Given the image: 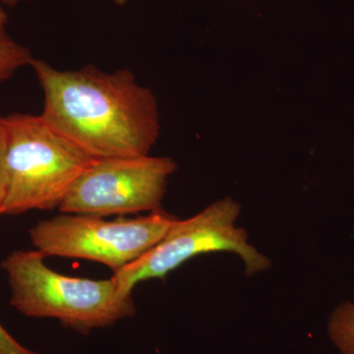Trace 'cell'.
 <instances>
[{"instance_id":"3","label":"cell","mask_w":354,"mask_h":354,"mask_svg":"<svg viewBox=\"0 0 354 354\" xmlns=\"http://www.w3.org/2000/svg\"><path fill=\"white\" fill-rule=\"evenodd\" d=\"M6 135L7 194L2 215L59 208L95 158L39 115L2 116Z\"/></svg>"},{"instance_id":"6","label":"cell","mask_w":354,"mask_h":354,"mask_svg":"<svg viewBox=\"0 0 354 354\" xmlns=\"http://www.w3.org/2000/svg\"><path fill=\"white\" fill-rule=\"evenodd\" d=\"M176 171V162L167 157L95 160L58 209L64 214L102 218L152 213L160 209L167 180Z\"/></svg>"},{"instance_id":"8","label":"cell","mask_w":354,"mask_h":354,"mask_svg":"<svg viewBox=\"0 0 354 354\" xmlns=\"http://www.w3.org/2000/svg\"><path fill=\"white\" fill-rule=\"evenodd\" d=\"M34 57L26 46L6 32L0 34V82L8 80L23 67L31 65Z\"/></svg>"},{"instance_id":"13","label":"cell","mask_w":354,"mask_h":354,"mask_svg":"<svg viewBox=\"0 0 354 354\" xmlns=\"http://www.w3.org/2000/svg\"><path fill=\"white\" fill-rule=\"evenodd\" d=\"M127 0H114L116 4H120V6H123V4L127 3Z\"/></svg>"},{"instance_id":"12","label":"cell","mask_w":354,"mask_h":354,"mask_svg":"<svg viewBox=\"0 0 354 354\" xmlns=\"http://www.w3.org/2000/svg\"><path fill=\"white\" fill-rule=\"evenodd\" d=\"M22 1H27V0H0L2 3L7 4V6H16V4L20 3Z\"/></svg>"},{"instance_id":"2","label":"cell","mask_w":354,"mask_h":354,"mask_svg":"<svg viewBox=\"0 0 354 354\" xmlns=\"http://www.w3.org/2000/svg\"><path fill=\"white\" fill-rule=\"evenodd\" d=\"M38 250L14 251L2 261L10 304L31 318L57 319L87 334L136 313L132 295H121L113 279L72 278L53 271Z\"/></svg>"},{"instance_id":"10","label":"cell","mask_w":354,"mask_h":354,"mask_svg":"<svg viewBox=\"0 0 354 354\" xmlns=\"http://www.w3.org/2000/svg\"><path fill=\"white\" fill-rule=\"evenodd\" d=\"M0 354H44L31 351L16 341L0 324Z\"/></svg>"},{"instance_id":"11","label":"cell","mask_w":354,"mask_h":354,"mask_svg":"<svg viewBox=\"0 0 354 354\" xmlns=\"http://www.w3.org/2000/svg\"><path fill=\"white\" fill-rule=\"evenodd\" d=\"M7 21H8V16H7L6 12L3 9L0 8V34L6 32Z\"/></svg>"},{"instance_id":"1","label":"cell","mask_w":354,"mask_h":354,"mask_svg":"<svg viewBox=\"0 0 354 354\" xmlns=\"http://www.w3.org/2000/svg\"><path fill=\"white\" fill-rule=\"evenodd\" d=\"M30 66L43 88L41 118L91 157H142L157 143V99L129 69L58 70L36 58Z\"/></svg>"},{"instance_id":"9","label":"cell","mask_w":354,"mask_h":354,"mask_svg":"<svg viewBox=\"0 0 354 354\" xmlns=\"http://www.w3.org/2000/svg\"><path fill=\"white\" fill-rule=\"evenodd\" d=\"M7 194L6 135L3 120L0 115V216L2 215Z\"/></svg>"},{"instance_id":"4","label":"cell","mask_w":354,"mask_h":354,"mask_svg":"<svg viewBox=\"0 0 354 354\" xmlns=\"http://www.w3.org/2000/svg\"><path fill=\"white\" fill-rule=\"evenodd\" d=\"M241 205L230 197L218 200L187 220H177L157 245L132 264L113 272L121 295H132L141 281L165 279L169 272L201 254L232 252L245 266L247 276L269 269L270 260L248 241L243 228L236 227Z\"/></svg>"},{"instance_id":"5","label":"cell","mask_w":354,"mask_h":354,"mask_svg":"<svg viewBox=\"0 0 354 354\" xmlns=\"http://www.w3.org/2000/svg\"><path fill=\"white\" fill-rule=\"evenodd\" d=\"M177 220L160 209L137 218L115 221L62 214L39 221L30 228L29 235L36 250L46 257L93 261L115 272L157 245Z\"/></svg>"},{"instance_id":"7","label":"cell","mask_w":354,"mask_h":354,"mask_svg":"<svg viewBox=\"0 0 354 354\" xmlns=\"http://www.w3.org/2000/svg\"><path fill=\"white\" fill-rule=\"evenodd\" d=\"M328 334L339 354H354V304L344 302L332 312Z\"/></svg>"}]
</instances>
